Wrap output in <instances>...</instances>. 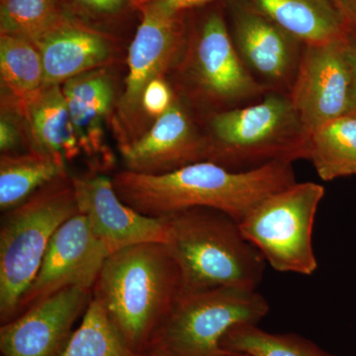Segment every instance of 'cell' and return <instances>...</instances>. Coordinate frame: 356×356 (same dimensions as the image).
Masks as SVG:
<instances>
[{
  "instance_id": "603a6c76",
  "label": "cell",
  "mask_w": 356,
  "mask_h": 356,
  "mask_svg": "<svg viewBox=\"0 0 356 356\" xmlns=\"http://www.w3.org/2000/svg\"><path fill=\"white\" fill-rule=\"evenodd\" d=\"M220 348L248 356H339L295 334H275L257 324H238L222 337Z\"/></svg>"
},
{
  "instance_id": "2e32d148",
  "label": "cell",
  "mask_w": 356,
  "mask_h": 356,
  "mask_svg": "<svg viewBox=\"0 0 356 356\" xmlns=\"http://www.w3.org/2000/svg\"><path fill=\"white\" fill-rule=\"evenodd\" d=\"M41 53L44 84L63 86L91 70L118 62V46L112 35L67 15L35 42Z\"/></svg>"
},
{
  "instance_id": "f1b7e54d",
  "label": "cell",
  "mask_w": 356,
  "mask_h": 356,
  "mask_svg": "<svg viewBox=\"0 0 356 356\" xmlns=\"http://www.w3.org/2000/svg\"><path fill=\"white\" fill-rule=\"evenodd\" d=\"M346 42L351 72L350 107L348 115L356 116V30L348 32Z\"/></svg>"
},
{
  "instance_id": "ba28073f",
  "label": "cell",
  "mask_w": 356,
  "mask_h": 356,
  "mask_svg": "<svg viewBox=\"0 0 356 356\" xmlns=\"http://www.w3.org/2000/svg\"><path fill=\"white\" fill-rule=\"evenodd\" d=\"M138 9L142 22L129 47L127 76L110 121L119 149L149 130L143 114V95L151 81L177 67L187 42L180 15H166L146 6Z\"/></svg>"
},
{
  "instance_id": "ffe728a7",
  "label": "cell",
  "mask_w": 356,
  "mask_h": 356,
  "mask_svg": "<svg viewBox=\"0 0 356 356\" xmlns=\"http://www.w3.org/2000/svg\"><path fill=\"white\" fill-rule=\"evenodd\" d=\"M67 175V168L36 152L1 154L0 158V210L14 209L44 185Z\"/></svg>"
},
{
  "instance_id": "277c9868",
  "label": "cell",
  "mask_w": 356,
  "mask_h": 356,
  "mask_svg": "<svg viewBox=\"0 0 356 356\" xmlns=\"http://www.w3.org/2000/svg\"><path fill=\"white\" fill-rule=\"evenodd\" d=\"M79 214L72 175L44 185L24 203L4 212L0 227V320L10 322L30 287L56 232Z\"/></svg>"
},
{
  "instance_id": "4fadbf2b",
  "label": "cell",
  "mask_w": 356,
  "mask_h": 356,
  "mask_svg": "<svg viewBox=\"0 0 356 356\" xmlns=\"http://www.w3.org/2000/svg\"><path fill=\"white\" fill-rule=\"evenodd\" d=\"M92 295L86 288H65L2 325V356L62 355Z\"/></svg>"
},
{
  "instance_id": "5b68a950",
  "label": "cell",
  "mask_w": 356,
  "mask_h": 356,
  "mask_svg": "<svg viewBox=\"0 0 356 356\" xmlns=\"http://www.w3.org/2000/svg\"><path fill=\"white\" fill-rule=\"evenodd\" d=\"M205 138L206 161L231 170L292 163L308 154V136L286 96L269 95L257 104L215 112Z\"/></svg>"
},
{
  "instance_id": "f546056e",
  "label": "cell",
  "mask_w": 356,
  "mask_h": 356,
  "mask_svg": "<svg viewBox=\"0 0 356 356\" xmlns=\"http://www.w3.org/2000/svg\"><path fill=\"white\" fill-rule=\"evenodd\" d=\"M343 17L344 24L350 30H356V0H332Z\"/></svg>"
},
{
  "instance_id": "3957f363",
  "label": "cell",
  "mask_w": 356,
  "mask_h": 356,
  "mask_svg": "<svg viewBox=\"0 0 356 356\" xmlns=\"http://www.w3.org/2000/svg\"><path fill=\"white\" fill-rule=\"evenodd\" d=\"M163 218L170 232L165 245L181 274L182 294L225 287L257 290L267 262L234 218L207 207Z\"/></svg>"
},
{
  "instance_id": "7a4b0ae2",
  "label": "cell",
  "mask_w": 356,
  "mask_h": 356,
  "mask_svg": "<svg viewBox=\"0 0 356 356\" xmlns=\"http://www.w3.org/2000/svg\"><path fill=\"white\" fill-rule=\"evenodd\" d=\"M92 294L124 343L144 355L154 332L181 297V274L165 243H139L107 257Z\"/></svg>"
},
{
  "instance_id": "d4e9b609",
  "label": "cell",
  "mask_w": 356,
  "mask_h": 356,
  "mask_svg": "<svg viewBox=\"0 0 356 356\" xmlns=\"http://www.w3.org/2000/svg\"><path fill=\"white\" fill-rule=\"evenodd\" d=\"M67 15L62 0H0V33L35 43Z\"/></svg>"
},
{
  "instance_id": "d6986e66",
  "label": "cell",
  "mask_w": 356,
  "mask_h": 356,
  "mask_svg": "<svg viewBox=\"0 0 356 356\" xmlns=\"http://www.w3.org/2000/svg\"><path fill=\"white\" fill-rule=\"evenodd\" d=\"M248 6L305 44L325 43L348 30L332 0H245Z\"/></svg>"
},
{
  "instance_id": "1f68e13d",
  "label": "cell",
  "mask_w": 356,
  "mask_h": 356,
  "mask_svg": "<svg viewBox=\"0 0 356 356\" xmlns=\"http://www.w3.org/2000/svg\"><path fill=\"white\" fill-rule=\"evenodd\" d=\"M144 1V0H133V6L136 7L138 4L140 3V2Z\"/></svg>"
},
{
  "instance_id": "9a60e30c",
  "label": "cell",
  "mask_w": 356,
  "mask_h": 356,
  "mask_svg": "<svg viewBox=\"0 0 356 356\" xmlns=\"http://www.w3.org/2000/svg\"><path fill=\"white\" fill-rule=\"evenodd\" d=\"M81 153L90 172L113 168L115 156L107 143V126L119 96L110 67L91 70L62 86Z\"/></svg>"
},
{
  "instance_id": "5bb4252c",
  "label": "cell",
  "mask_w": 356,
  "mask_h": 356,
  "mask_svg": "<svg viewBox=\"0 0 356 356\" xmlns=\"http://www.w3.org/2000/svg\"><path fill=\"white\" fill-rule=\"evenodd\" d=\"M119 151L126 170L156 175L206 161L207 143L177 96L140 139Z\"/></svg>"
},
{
  "instance_id": "44dd1931",
  "label": "cell",
  "mask_w": 356,
  "mask_h": 356,
  "mask_svg": "<svg viewBox=\"0 0 356 356\" xmlns=\"http://www.w3.org/2000/svg\"><path fill=\"white\" fill-rule=\"evenodd\" d=\"M307 159L325 181L356 175V116L346 115L312 134Z\"/></svg>"
},
{
  "instance_id": "52a82bcc",
  "label": "cell",
  "mask_w": 356,
  "mask_h": 356,
  "mask_svg": "<svg viewBox=\"0 0 356 356\" xmlns=\"http://www.w3.org/2000/svg\"><path fill=\"white\" fill-rule=\"evenodd\" d=\"M324 195L322 185L295 182L257 204L238 222L241 231L275 270L312 275L318 268L314 224Z\"/></svg>"
},
{
  "instance_id": "9c48e42d",
  "label": "cell",
  "mask_w": 356,
  "mask_h": 356,
  "mask_svg": "<svg viewBox=\"0 0 356 356\" xmlns=\"http://www.w3.org/2000/svg\"><path fill=\"white\" fill-rule=\"evenodd\" d=\"M182 90L206 105H226L254 97L264 90L245 69L221 14L204 19L187 39L175 67Z\"/></svg>"
},
{
  "instance_id": "7c38bea8",
  "label": "cell",
  "mask_w": 356,
  "mask_h": 356,
  "mask_svg": "<svg viewBox=\"0 0 356 356\" xmlns=\"http://www.w3.org/2000/svg\"><path fill=\"white\" fill-rule=\"evenodd\" d=\"M72 178L79 214L86 218L110 254L139 243H168L165 218L145 216L124 203L112 177L90 172Z\"/></svg>"
},
{
  "instance_id": "4dcf8cb0",
  "label": "cell",
  "mask_w": 356,
  "mask_h": 356,
  "mask_svg": "<svg viewBox=\"0 0 356 356\" xmlns=\"http://www.w3.org/2000/svg\"><path fill=\"white\" fill-rule=\"evenodd\" d=\"M218 356H248L245 353H236V351H229L222 350V353Z\"/></svg>"
},
{
  "instance_id": "6da1fadb",
  "label": "cell",
  "mask_w": 356,
  "mask_h": 356,
  "mask_svg": "<svg viewBox=\"0 0 356 356\" xmlns=\"http://www.w3.org/2000/svg\"><path fill=\"white\" fill-rule=\"evenodd\" d=\"M124 203L145 215L163 218L191 208H213L240 222L261 201L294 184L292 163L275 161L247 170L199 161L163 175L122 170L112 177Z\"/></svg>"
},
{
  "instance_id": "8992f818",
  "label": "cell",
  "mask_w": 356,
  "mask_h": 356,
  "mask_svg": "<svg viewBox=\"0 0 356 356\" xmlns=\"http://www.w3.org/2000/svg\"><path fill=\"white\" fill-rule=\"evenodd\" d=\"M269 312L257 290L225 287L182 294L154 332L147 356H218L234 325L259 324Z\"/></svg>"
},
{
  "instance_id": "484cf974",
  "label": "cell",
  "mask_w": 356,
  "mask_h": 356,
  "mask_svg": "<svg viewBox=\"0 0 356 356\" xmlns=\"http://www.w3.org/2000/svg\"><path fill=\"white\" fill-rule=\"evenodd\" d=\"M62 3L70 17L96 28L116 20L128 7H134L133 0H62Z\"/></svg>"
},
{
  "instance_id": "ac0fdd59",
  "label": "cell",
  "mask_w": 356,
  "mask_h": 356,
  "mask_svg": "<svg viewBox=\"0 0 356 356\" xmlns=\"http://www.w3.org/2000/svg\"><path fill=\"white\" fill-rule=\"evenodd\" d=\"M234 34L241 58L261 76L282 81L294 70L298 40L252 7L236 11Z\"/></svg>"
},
{
  "instance_id": "e0dca14e",
  "label": "cell",
  "mask_w": 356,
  "mask_h": 356,
  "mask_svg": "<svg viewBox=\"0 0 356 356\" xmlns=\"http://www.w3.org/2000/svg\"><path fill=\"white\" fill-rule=\"evenodd\" d=\"M1 105L19 114L29 151L49 156L65 168L83 156L62 86L44 84L21 102L1 98Z\"/></svg>"
},
{
  "instance_id": "83f0119b",
  "label": "cell",
  "mask_w": 356,
  "mask_h": 356,
  "mask_svg": "<svg viewBox=\"0 0 356 356\" xmlns=\"http://www.w3.org/2000/svg\"><path fill=\"white\" fill-rule=\"evenodd\" d=\"M213 0H144L136 6L149 7L166 15H181L185 10L204 6Z\"/></svg>"
},
{
  "instance_id": "cb8c5ba5",
  "label": "cell",
  "mask_w": 356,
  "mask_h": 356,
  "mask_svg": "<svg viewBox=\"0 0 356 356\" xmlns=\"http://www.w3.org/2000/svg\"><path fill=\"white\" fill-rule=\"evenodd\" d=\"M60 356H147L124 343L102 302L92 295L81 324Z\"/></svg>"
},
{
  "instance_id": "30bf717a",
  "label": "cell",
  "mask_w": 356,
  "mask_h": 356,
  "mask_svg": "<svg viewBox=\"0 0 356 356\" xmlns=\"http://www.w3.org/2000/svg\"><path fill=\"white\" fill-rule=\"evenodd\" d=\"M346 34L325 43L306 44L300 60L289 98L309 139L325 124L350 113L351 72Z\"/></svg>"
},
{
  "instance_id": "4316f807",
  "label": "cell",
  "mask_w": 356,
  "mask_h": 356,
  "mask_svg": "<svg viewBox=\"0 0 356 356\" xmlns=\"http://www.w3.org/2000/svg\"><path fill=\"white\" fill-rule=\"evenodd\" d=\"M175 98L177 96L165 77H159L149 83L142 99L143 114L149 128L156 119L170 108Z\"/></svg>"
},
{
  "instance_id": "7402d4cb",
  "label": "cell",
  "mask_w": 356,
  "mask_h": 356,
  "mask_svg": "<svg viewBox=\"0 0 356 356\" xmlns=\"http://www.w3.org/2000/svg\"><path fill=\"white\" fill-rule=\"evenodd\" d=\"M1 98L21 102L44 84L41 53L30 40L0 33Z\"/></svg>"
},
{
  "instance_id": "8fae6325",
  "label": "cell",
  "mask_w": 356,
  "mask_h": 356,
  "mask_svg": "<svg viewBox=\"0 0 356 356\" xmlns=\"http://www.w3.org/2000/svg\"><path fill=\"white\" fill-rule=\"evenodd\" d=\"M109 255L86 217L70 218L51 238L38 273L20 299L16 317L65 288L93 290Z\"/></svg>"
}]
</instances>
